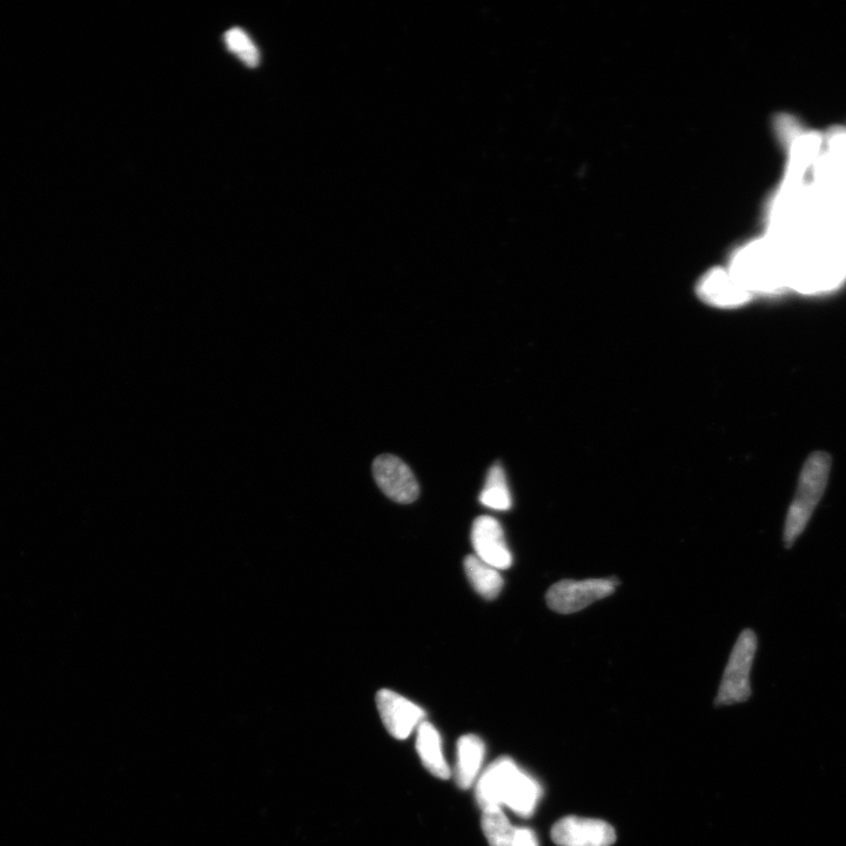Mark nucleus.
I'll return each instance as SVG.
<instances>
[{
  "mask_svg": "<svg viewBox=\"0 0 846 846\" xmlns=\"http://www.w3.org/2000/svg\"><path fill=\"white\" fill-rule=\"evenodd\" d=\"M832 461L830 455L817 452L804 463L799 475L797 492L785 519L783 541L785 548L795 545L808 527L812 515L821 502L829 482Z\"/></svg>",
  "mask_w": 846,
  "mask_h": 846,
  "instance_id": "nucleus-1",
  "label": "nucleus"
},
{
  "mask_svg": "<svg viewBox=\"0 0 846 846\" xmlns=\"http://www.w3.org/2000/svg\"><path fill=\"white\" fill-rule=\"evenodd\" d=\"M757 636L745 629L735 644L724 670L717 705H733L748 701L751 696L750 675L757 651Z\"/></svg>",
  "mask_w": 846,
  "mask_h": 846,
  "instance_id": "nucleus-2",
  "label": "nucleus"
},
{
  "mask_svg": "<svg viewBox=\"0 0 846 846\" xmlns=\"http://www.w3.org/2000/svg\"><path fill=\"white\" fill-rule=\"evenodd\" d=\"M619 582L614 579L562 580L549 588L548 607L562 615L579 613L596 601L613 595Z\"/></svg>",
  "mask_w": 846,
  "mask_h": 846,
  "instance_id": "nucleus-3",
  "label": "nucleus"
},
{
  "mask_svg": "<svg viewBox=\"0 0 846 846\" xmlns=\"http://www.w3.org/2000/svg\"><path fill=\"white\" fill-rule=\"evenodd\" d=\"M373 476L376 485L388 499L409 505L418 500L420 486L404 461L391 454H382L373 462Z\"/></svg>",
  "mask_w": 846,
  "mask_h": 846,
  "instance_id": "nucleus-4",
  "label": "nucleus"
},
{
  "mask_svg": "<svg viewBox=\"0 0 846 846\" xmlns=\"http://www.w3.org/2000/svg\"><path fill=\"white\" fill-rule=\"evenodd\" d=\"M552 838L559 846H611L616 832L601 819L568 816L554 825Z\"/></svg>",
  "mask_w": 846,
  "mask_h": 846,
  "instance_id": "nucleus-5",
  "label": "nucleus"
},
{
  "mask_svg": "<svg viewBox=\"0 0 846 846\" xmlns=\"http://www.w3.org/2000/svg\"><path fill=\"white\" fill-rule=\"evenodd\" d=\"M376 705L388 733L398 740H406L425 721V710L392 690H380Z\"/></svg>",
  "mask_w": 846,
  "mask_h": 846,
  "instance_id": "nucleus-6",
  "label": "nucleus"
},
{
  "mask_svg": "<svg viewBox=\"0 0 846 846\" xmlns=\"http://www.w3.org/2000/svg\"><path fill=\"white\" fill-rule=\"evenodd\" d=\"M472 543L475 555L498 570L512 567L513 555L507 546L505 532L492 516H479L473 523Z\"/></svg>",
  "mask_w": 846,
  "mask_h": 846,
  "instance_id": "nucleus-7",
  "label": "nucleus"
},
{
  "mask_svg": "<svg viewBox=\"0 0 846 846\" xmlns=\"http://www.w3.org/2000/svg\"><path fill=\"white\" fill-rule=\"evenodd\" d=\"M698 294L708 304L720 308L742 306L751 297L730 272L709 273L701 281Z\"/></svg>",
  "mask_w": 846,
  "mask_h": 846,
  "instance_id": "nucleus-8",
  "label": "nucleus"
},
{
  "mask_svg": "<svg viewBox=\"0 0 846 846\" xmlns=\"http://www.w3.org/2000/svg\"><path fill=\"white\" fill-rule=\"evenodd\" d=\"M517 765L508 757H502L490 764L483 772L476 787V799L483 809L501 807L510 777Z\"/></svg>",
  "mask_w": 846,
  "mask_h": 846,
  "instance_id": "nucleus-9",
  "label": "nucleus"
},
{
  "mask_svg": "<svg viewBox=\"0 0 846 846\" xmlns=\"http://www.w3.org/2000/svg\"><path fill=\"white\" fill-rule=\"evenodd\" d=\"M541 796L542 788L539 782L527 772L517 768L508 782L503 805L516 815L528 818L533 816Z\"/></svg>",
  "mask_w": 846,
  "mask_h": 846,
  "instance_id": "nucleus-10",
  "label": "nucleus"
},
{
  "mask_svg": "<svg viewBox=\"0 0 846 846\" xmlns=\"http://www.w3.org/2000/svg\"><path fill=\"white\" fill-rule=\"evenodd\" d=\"M486 747L480 737L475 735L462 736L458 742V763H456V783L463 790L474 784L478 777Z\"/></svg>",
  "mask_w": 846,
  "mask_h": 846,
  "instance_id": "nucleus-11",
  "label": "nucleus"
},
{
  "mask_svg": "<svg viewBox=\"0 0 846 846\" xmlns=\"http://www.w3.org/2000/svg\"><path fill=\"white\" fill-rule=\"evenodd\" d=\"M416 750L423 765L432 775L441 780H448L451 777V769L443 756L439 731L433 724L423 721L419 725Z\"/></svg>",
  "mask_w": 846,
  "mask_h": 846,
  "instance_id": "nucleus-12",
  "label": "nucleus"
},
{
  "mask_svg": "<svg viewBox=\"0 0 846 846\" xmlns=\"http://www.w3.org/2000/svg\"><path fill=\"white\" fill-rule=\"evenodd\" d=\"M467 579L475 592L487 601L495 600L503 588V577L498 569L489 566L476 555H468L463 561Z\"/></svg>",
  "mask_w": 846,
  "mask_h": 846,
  "instance_id": "nucleus-13",
  "label": "nucleus"
},
{
  "mask_svg": "<svg viewBox=\"0 0 846 846\" xmlns=\"http://www.w3.org/2000/svg\"><path fill=\"white\" fill-rule=\"evenodd\" d=\"M480 502L483 506L500 512L512 508V495L507 485L505 470L500 463L489 469L486 486L480 494Z\"/></svg>",
  "mask_w": 846,
  "mask_h": 846,
  "instance_id": "nucleus-14",
  "label": "nucleus"
},
{
  "mask_svg": "<svg viewBox=\"0 0 846 846\" xmlns=\"http://www.w3.org/2000/svg\"><path fill=\"white\" fill-rule=\"evenodd\" d=\"M481 824L489 846L512 845L515 829L501 807L483 809Z\"/></svg>",
  "mask_w": 846,
  "mask_h": 846,
  "instance_id": "nucleus-15",
  "label": "nucleus"
},
{
  "mask_svg": "<svg viewBox=\"0 0 846 846\" xmlns=\"http://www.w3.org/2000/svg\"><path fill=\"white\" fill-rule=\"evenodd\" d=\"M225 43L227 49L243 60V63L247 66L255 67L259 65V50L252 42V39L247 36L245 31L238 28L227 31L225 35Z\"/></svg>",
  "mask_w": 846,
  "mask_h": 846,
  "instance_id": "nucleus-16",
  "label": "nucleus"
},
{
  "mask_svg": "<svg viewBox=\"0 0 846 846\" xmlns=\"http://www.w3.org/2000/svg\"><path fill=\"white\" fill-rule=\"evenodd\" d=\"M510 846H539L533 830L528 828L515 829L512 845Z\"/></svg>",
  "mask_w": 846,
  "mask_h": 846,
  "instance_id": "nucleus-17",
  "label": "nucleus"
}]
</instances>
